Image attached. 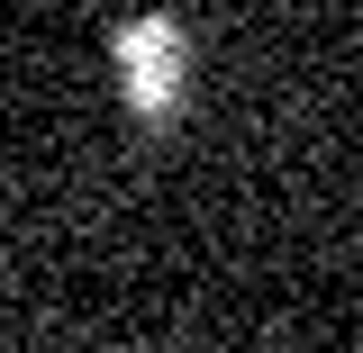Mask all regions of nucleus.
Returning <instances> with one entry per match:
<instances>
[{
  "label": "nucleus",
  "instance_id": "nucleus-1",
  "mask_svg": "<svg viewBox=\"0 0 363 353\" xmlns=\"http://www.w3.org/2000/svg\"><path fill=\"white\" fill-rule=\"evenodd\" d=\"M118 82H128V109L145 127L182 118V100H191V37H182V18H136V28H118Z\"/></svg>",
  "mask_w": 363,
  "mask_h": 353
}]
</instances>
